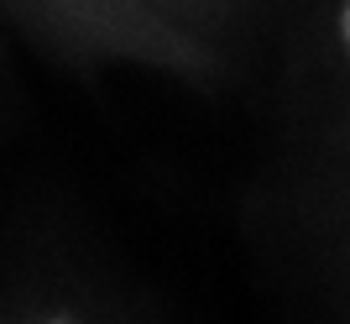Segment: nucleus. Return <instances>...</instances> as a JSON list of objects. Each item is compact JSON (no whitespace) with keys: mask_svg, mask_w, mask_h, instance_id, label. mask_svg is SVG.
Masks as SVG:
<instances>
[{"mask_svg":"<svg viewBox=\"0 0 350 324\" xmlns=\"http://www.w3.org/2000/svg\"><path fill=\"white\" fill-rule=\"evenodd\" d=\"M267 53L293 141L319 162L329 193L350 199V0H288Z\"/></svg>","mask_w":350,"mask_h":324,"instance_id":"nucleus-1","label":"nucleus"},{"mask_svg":"<svg viewBox=\"0 0 350 324\" xmlns=\"http://www.w3.org/2000/svg\"><path fill=\"white\" fill-rule=\"evenodd\" d=\"M0 21H11L27 42L63 63H120V68H157V74L215 84L209 63L178 31H167L142 0H0Z\"/></svg>","mask_w":350,"mask_h":324,"instance_id":"nucleus-2","label":"nucleus"},{"mask_svg":"<svg viewBox=\"0 0 350 324\" xmlns=\"http://www.w3.org/2000/svg\"><path fill=\"white\" fill-rule=\"evenodd\" d=\"M0 324H152L116 282L63 262L0 272Z\"/></svg>","mask_w":350,"mask_h":324,"instance_id":"nucleus-3","label":"nucleus"},{"mask_svg":"<svg viewBox=\"0 0 350 324\" xmlns=\"http://www.w3.org/2000/svg\"><path fill=\"white\" fill-rule=\"evenodd\" d=\"M142 5L209 63L215 84L262 58L288 11V0H142Z\"/></svg>","mask_w":350,"mask_h":324,"instance_id":"nucleus-4","label":"nucleus"}]
</instances>
